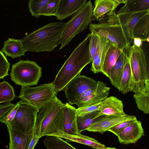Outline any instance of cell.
I'll return each mask as SVG.
<instances>
[{"instance_id":"cell-1","label":"cell","mask_w":149,"mask_h":149,"mask_svg":"<svg viewBox=\"0 0 149 149\" xmlns=\"http://www.w3.org/2000/svg\"><path fill=\"white\" fill-rule=\"evenodd\" d=\"M92 34L88 33L84 39L75 48L56 75L52 82L57 93L76 77L80 75L84 68L92 63L89 44Z\"/></svg>"},{"instance_id":"cell-2","label":"cell","mask_w":149,"mask_h":149,"mask_svg":"<svg viewBox=\"0 0 149 149\" xmlns=\"http://www.w3.org/2000/svg\"><path fill=\"white\" fill-rule=\"evenodd\" d=\"M67 23L51 22L25 35L22 39L26 51L50 52L61 44Z\"/></svg>"},{"instance_id":"cell-3","label":"cell","mask_w":149,"mask_h":149,"mask_svg":"<svg viewBox=\"0 0 149 149\" xmlns=\"http://www.w3.org/2000/svg\"><path fill=\"white\" fill-rule=\"evenodd\" d=\"M57 96L39 109L34 132L39 137L64 132L63 106Z\"/></svg>"},{"instance_id":"cell-4","label":"cell","mask_w":149,"mask_h":149,"mask_svg":"<svg viewBox=\"0 0 149 149\" xmlns=\"http://www.w3.org/2000/svg\"><path fill=\"white\" fill-rule=\"evenodd\" d=\"M94 8L91 1H88L66 22L61 37L60 50L66 46L76 35L85 30L91 23Z\"/></svg>"},{"instance_id":"cell-5","label":"cell","mask_w":149,"mask_h":149,"mask_svg":"<svg viewBox=\"0 0 149 149\" xmlns=\"http://www.w3.org/2000/svg\"><path fill=\"white\" fill-rule=\"evenodd\" d=\"M42 69L35 61L20 60L12 65L11 79L22 87L36 85L41 77Z\"/></svg>"},{"instance_id":"cell-6","label":"cell","mask_w":149,"mask_h":149,"mask_svg":"<svg viewBox=\"0 0 149 149\" xmlns=\"http://www.w3.org/2000/svg\"><path fill=\"white\" fill-rule=\"evenodd\" d=\"M128 56L132 72L130 91L135 93L143 89L148 80L146 62L140 47L134 45L130 47Z\"/></svg>"},{"instance_id":"cell-7","label":"cell","mask_w":149,"mask_h":149,"mask_svg":"<svg viewBox=\"0 0 149 149\" xmlns=\"http://www.w3.org/2000/svg\"><path fill=\"white\" fill-rule=\"evenodd\" d=\"M57 94L52 82L33 87L22 86L18 97L39 109L54 100Z\"/></svg>"},{"instance_id":"cell-8","label":"cell","mask_w":149,"mask_h":149,"mask_svg":"<svg viewBox=\"0 0 149 149\" xmlns=\"http://www.w3.org/2000/svg\"><path fill=\"white\" fill-rule=\"evenodd\" d=\"M17 103L19 106L16 114L8 125L24 133H33L39 109L21 100Z\"/></svg>"},{"instance_id":"cell-9","label":"cell","mask_w":149,"mask_h":149,"mask_svg":"<svg viewBox=\"0 0 149 149\" xmlns=\"http://www.w3.org/2000/svg\"><path fill=\"white\" fill-rule=\"evenodd\" d=\"M89 26L91 33L106 37L123 51L130 48L119 24L99 22Z\"/></svg>"},{"instance_id":"cell-10","label":"cell","mask_w":149,"mask_h":149,"mask_svg":"<svg viewBox=\"0 0 149 149\" xmlns=\"http://www.w3.org/2000/svg\"><path fill=\"white\" fill-rule=\"evenodd\" d=\"M97 84L92 78L85 75L75 78L65 86L63 91L66 99L71 105L74 104L80 96L88 90L95 88Z\"/></svg>"},{"instance_id":"cell-11","label":"cell","mask_w":149,"mask_h":149,"mask_svg":"<svg viewBox=\"0 0 149 149\" xmlns=\"http://www.w3.org/2000/svg\"><path fill=\"white\" fill-rule=\"evenodd\" d=\"M126 0H96L93 10V17L99 22H109L117 17L115 11Z\"/></svg>"},{"instance_id":"cell-12","label":"cell","mask_w":149,"mask_h":149,"mask_svg":"<svg viewBox=\"0 0 149 149\" xmlns=\"http://www.w3.org/2000/svg\"><path fill=\"white\" fill-rule=\"evenodd\" d=\"M149 11L117 14L119 24L129 47L133 42L134 31L137 23L140 19Z\"/></svg>"},{"instance_id":"cell-13","label":"cell","mask_w":149,"mask_h":149,"mask_svg":"<svg viewBox=\"0 0 149 149\" xmlns=\"http://www.w3.org/2000/svg\"><path fill=\"white\" fill-rule=\"evenodd\" d=\"M135 117V116L127 114L121 116H106L92 125L86 130L89 132H98L103 134L118 124Z\"/></svg>"},{"instance_id":"cell-14","label":"cell","mask_w":149,"mask_h":149,"mask_svg":"<svg viewBox=\"0 0 149 149\" xmlns=\"http://www.w3.org/2000/svg\"><path fill=\"white\" fill-rule=\"evenodd\" d=\"M144 135L141 122L136 120L125 127L117 137L121 143L127 144L136 143Z\"/></svg>"},{"instance_id":"cell-15","label":"cell","mask_w":149,"mask_h":149,"mask_svg":"<svg viewBox=\"0 0 149 149\" xmlns=\"http://www.w3.org/2000/svg\"><path fill=\"white\" fill-rule=\"evenodd\" d=\"M6 126L10 138L8 149H28L34 132L24 133Z\"/></svg>"},{"instance_id":"cell-16","label":"cell","mask_w":149,"mask_h":149,"mask_svg":"<svg viewBox=\"0 0 149 149\" xmlns=\"http://www.w3.org/2000/svg\"><path fill=\"white\" fill-rule=\"evenodd\" d=\"M64 132L73 135H79L77 125L76 109L68 102L63 106Z\"/></svg>"},{"instance_id":"cell-17","label":"cell","mask_w":149,"mask_h":149,"mask_svg":"<svg viewBox=\"0 0 149 149\" xmlns=\"http://www.w3.org/2000/svg\"><path fill=\"white\" fill-rule=\"evenodd\" d=\"M123 110L122 101L114 96L107 97L102 102V105L100 112L96 116H121L126 115Z\"/></svg>"},{"instance_id":"cell-18","label":"cell","mask_w":149,"mask_h":149,"mask_svg":"<svg viewBox=\"0 0 149 149\" xmlns=\"http://www.w3.org/2000/svg\"><path fill=\"white\" fill-rule=\"evenodd\" d=\"M87 0H60L55 16L62 20L74 14L86 4Z\"/></svg>"},{"instance_id":"cell-19","label":"cell","mask_w":149,"mask_h":149,"mask_svg":"<svg viewBox=\"0 0 149 149\" xmlns=\"http://www.w3.org/2000/svg\"><path fill=\"white\" fill-rule=\"evenodd\" d=\"M99 40L96 52L92 62L91 70L95 74L102 72L107 52L112 43L106 37L99 36Z\"/></svg>"},{"instance_id":"cell-20","label":"cell","mask_w":149,"mask_h":149,"mask_svg":"<svg viewBox=\"0 0 149 149\" xmlns=\"http://www.w3.org/2000/svg\"><path fill=\"white\" fill-rule=\"evenodd\" d=\"M49 135H53L63 138L68 141L78 143L90 146L96 149H105V146L95 139L82 134L73 135L59 131Z\"/></svg>"},{"instance_id":"cell-21","label":"cell","mask_w":149,"mask_h":149,"mask_svg":"<svg viewBox=\"0 0 149 149\" xmlns=\"http://www.w3.org/2000/svg\"><path fill=\"white\" fill-rule=\"evenodd\" d=\"M110 89V88L107 86L106 84L98 81L93 93L77 106L79 108L102 102L108 97Z\"/></svg>"},{"instance_id":"cell-22","label":"cell","mask_w":149,"mask_h":149,"mask_svg":"<svg viewBox=\"0 0 149 149\" xmlns=\"http://www.w3.org/2000/svg\"><path fill=\"white\" fill-rule=\"evenodd\" d=\"M1 51L8 56L15 58L24 56L26 51L21 39L9 38L4 42V45Z\"/></svg>"},{"instance_id":"cell-23","label":"cell","mask_w":149,"mask_h":149,"mask_svg":"<svg viewBox=\"0 0 149 149\" xmlns=\"http://www.w3.org/2000/svg\"><path fill=\"white\" fill-rule=\"evenodd\" d=\"M123 50L112 43L109 48L103 63L102 72L109 77L111 71Z\"/></svg>"},{"instance_id":"cell-24","label":"cell","mask_w":149,"mask_h":149,"mask_svg":"<svg viewBox=\"0 0 149 149\" xmlns=\"http://www.w3.org/2000/svg\"><path fill=\"white\" fill-rule=\"evenodd\" d=\"M127 54L123 51L113 67L109 78L112 85L118 90Z\"/></svg>"},{"instance_id":"cell-25","label":"cell","mask_w":149,"mask_h":149,"mask_svg":"<svg viewBox=\"0 0 149 149\" xmlns=\"http://www.w3.org/2000/svg\"><path fill=\"white\" fill-rule=\"evenodd\" d=\"M149 10V0H126L125 5L118 12L132 13Z\"/></svg>"},{"instance_id":"cell-26","label":"cell","mask_w":149,"mask_h":149,"mask_svg":"<svg viewBox=\"0 0 149 149\" xmlns=\"http://www.w3.org/2000/svg\"><path fill=\"white\" fill-rule=\"evenodd\" d=\"M134 98L138 108L145 114H149V81L143 89L134 93Z\"/></svg>"},{"instance_id":"cell-27","label":"cell","mask_w":149,"mask_h":149,"mask_svg":"<svg viewBox=\"0 0 149 149\" xmlns=\"http://www.w3.org/2000/svg\"><path fill=\"white\" fill-rule=\"evenodd\" d=\"M134 36L143 41L149 36V11L139 20L134 30Z\"/></svg>"},{"instance_id":"cell-28","label":"cell","mask_w":149,"mask_h":149,"mask_svg":"<svg viewBox=\"0 0 149 149\" xmlns=\"http://www.w3.org/2000/svg\"><path fill=\"white\" fill-rule=\"evenodd\" d=\"M43 142L47 149H76L61 138L56 136H46Z\"/></svg>"},{"instance_id":"cell-29","label":"cell","mask_w":149,"mask_h":149,"mask_svg":"<svg viewBox=\"0 0 149 149\" xmlns=\"http://www.w3.org/2000/svg\"><path fill=\"white\" fill-rule=\"evenodd\" d=\"M100 112V111H96L82 117H77V127L80 132L86 130L93 124L106 116L103 115L96 118Z\"/></svg>"},{"instance_id":"cell-30","label":"cell","mask_w":149,"mask_h":149,"mask_svg":"<svg viewBox=\"0 0 149 149\" xmlns=\"http://www.w3.org/2000/svg\"><path fill=\"white\" fill-rule=\"evenodd\" d=\"M131 77V70L127 55L126 58L118 89L119 91L123 94L130 92L129 87Z\"/></svg>"},{"instance_id":"cell-31","label":"cell","mask_w":149,"mask_h":149,"mask_svg":"<svg viewBox=\"0 0 149 149\" xmlns=\"http://www.w3.org/2000/svg\"><path fill=\"white\" fill-rule=\"evenodd\" d=\"M15 97L13 87L7 81L0 83V103H11Z\"/></svg>"},{"instance_id":"cell-32","label":"cell","mask_w":149,"mask_h":149,"mask_svg":"<svg viewBox=\"0 0 149 149\" xmlns=\"http://www.w3.org/2000/svg\"><path fill=\"white\" fill-rule=\"evenodd\" d=\"M51 0H30L28 7L31 15L38 18L40 17L43 8Z\"/></svg>"},{"instance_id":"cell-33","label":"cell","mask_w":149,"mask_h":149,"mask_svg":"<svg viewBox=\"0 0 149 149\" xmlns=\"http://www.w3.org/2000/svg\"><path fill=\"white\" fill-rule=\"evenodd\" d=\"M102 105V102L76 109L77 116L81 117L92 112L100 111Z\"/></svg>"},{"instance_id":"cell-34","label":"cell","mask_w":149,"mask_h":149,"mask_svg":"<svg viewBox=\"0 0 149 149\" xmlns=\"http://www.w3.org/2000/svg\"><path fill=\"white\" fill-rule=\"evenodd\" d=\"M60 0H51L42 10L41 15L47 16L56 15Z\"/></svg>"},{"instance_id":"cell-35","label":"cell","mask_w":149,"mask_h":149,"mask_svg":"<svg viewBox=\"0 0 149 149\" xmlns=\"http://www.w3.org/2000/svg\"><path fill=\"white\" fill-rule=\"evenodd\" d=\"M10 63L6 57L0 51V79H3L8 75V71L9 70Z\"/></svg>"},{"instance_id":"cell-36","label":"cell","mask_w":149,"mask_h":149,"mask_svg":"<svg viewBox=\"0 0 149 149\" xmlns=\"http://www.w3.org/2000/svg\"><path fill=\"white\" fill-rule=\"evenodd\" d=\"M91 33L89 44V51L92 62L95 55L99 40V36L97 34Z\"/></svg>"},{"instance_id":"cell-37","label":"cell","mask_w":149,"mask_h":149,"mask_svg":"<svg viewBox=\"0 0 149 149\" xmlns=\"http://www.w3.org/2000/svg\"><path fill=\"white\" fill-rule=\"evenodd\" d=\"M137 120L136 116L134 118L121 122L109 130L117 136L120 133L127 127Z\"/></svg>"},{"instance_id":"cell-38","label":"cell","mask_w":149,"mask_h":149,"mask_svg":"<svg viewBox=\"0 0 149 149\" xmlns=\"http://www.w3.org/2000/svg\"><path fill=\"white\" fill-rule=\"evenodd\" d=\"M18 106L17 102L6 115L0 119V122L5 124L6 126L9 125L16 116Z\"/></svg>"},{"instance_id":"cell-39","label":"cell","mask_w":149,"mask_h":149,"mask_svg":"<svg viewBox=\"0 0 149 149\" xmlns=\"http://www.w3.org/2000/svg\"><path fill=\"white\" fill-rule=\"evenodd\" d=\"M143 41V44L140 48L145 59L147 78L148 80L149 81V42L146 41Z\"/></svg>"},{"instance_id":"cell-40","label":"cell","mask_w":149,"mask_h":149,"mask_svg":"<svg viewBox=\"0 0 149 149\" xmlns=\"http://www.w3.org/2000/svg\"><path fill=\"white\" fill-rule=\"evenodd\" d=\"M11 103H5L0 105V119L6 115L15 105Z\"/></svg>"},{"instance_id":"cell-41","label":"cell","mask_w":149,"mask_h":149,"mask_svg":"<svg viewBox=\"0 0 149 149\" xmlns=\"http://www.w3.org/2000/svg\"><path fill=\"white\" fill-rule=\"evenodd\" d=\"M96 88L89 89L84 92L77 100L74 104L77 105L88 98L93 93Z\"/></svg>"},{"instance_id":"cell-42","label":"cell","mask_w":149,"mask_h":149,"mask_svg":"<svg viewBox=\"0 0 149 149\" xmlns=\"http://www.w3.org/2000/svg\"><path fill=\"white\" fill-rule=\"evenodd\" d=\"M39 139V137L35 134L34 132L32 140L28 149H34Z\"/></svg>"},{"instance_id":"cell-43","label":"cell","mask_w":149,"mask_h":149,"mask_svg":"<svg viewBox=\"0 0 149 149\" xmlns=\"http://www.w3.org/2000/svg\"><path fill=\"white\" fill-rule=\"evenodd\" d=\"M143 41L141 38H134V45L138 47H140L143 44Z\"/></svg>"},{"instance_id":"cell-44","label":"cell","mask_w":149,"mask_h":149,"mask_svg":"<svg viewBox=\"0 0 149 149\" xmlns=\"http://www.w3.org/2000/svg\"><path fill=\"white\" fill-rule=\"evenodd\" d=\"M105 149H117L115 148H111L110 147H106Z\"/></svg>"},{"instance_id":"cell-45","label":"cell","mask_w":149,"mask_h":149,"mask_svg":"<svg viewBox=\"0 0 149 149\" xmlns=\"http://www.w3.org/2000/svg\"><path fill=\"white\" fill-rule=\"evenodd\" d=\"M144 41H146L147 42H149V36L148 37L146 40Z\"/></svg>"}]
</instances>
